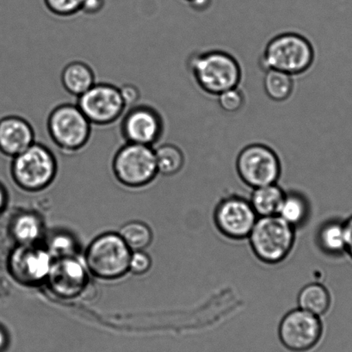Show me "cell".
Wrapping results in <instances>:
<instances>
[{"mask_svg":"<svg viewBox=\"0 0 352 352\" xmlns=\"http://www.w3.org/2000/svg\"><path fill=\"white\" fill-rule=\"evenodd\" d=\"M318 247L324 254L331 257L346 255V237L344 221L331 219L320 225L317 234Z\"/></svg>","mask_w":352,"mask_h":352,"instance_id":"cell-17","label":"cell"},{"mask_svg":"<svg viewBox=\"0 0 352 352\" xmlns=\"http://www.w3.org/2000/svg\"><path fill=\"white\" fill-rule=\"evenodd\" d=\"M119 234L132 252L143 251L153 241V232L148 225L131 221L120 229Z\"/></svg>","mask_w":352,"mask_h":352,"instance_id":"cell-24","label":"cell"},{"mask_svg":"<svg viewBox=\"0 0 352 352\" xmlns=\"http://www.w3.org/2000/svg\"><path fill=\"white\" fill-rule=\"evenodd\" d=\"M58 172L56 155L49 146L35 142L12 159L11 175L20 189L36 192L53 183Z\"/></svg>","mask_w":352,"mask_h":352,"instance_id":"cell-5","label":"cell"},{"mask_svg":"<svg viewBox=\"0 0 352 352\" xmlns=\"http://www.w3.org/2000/svg\"><path fill=\"white\" fill-rule=\"evenodd\" d=\"M310 214L309 201L303 195L286 192L278 215L296 230L305 226L309 220Z\"/></svg>","mask_w":352,"mask_h":352,"instance_id":"cell-21","label":"cell"},{"mask_svg":"<svg viewBox=\"0 0 352 352\" xmlns=\"http://www.w3.org/2000/svg\"><path fill=\"white\" fill-rule=\"evenodd\" d=\"M344 222L345 237H346V255L352 261V215Z\"/></svg>","mask_w":352,"mask_h":352,"instance_id":"cell-31","label":"cell"},{"mask_svg":"<svg viewBox=\"0 0 352 352\" xmlns=\"http://www.w3.org/2000/svg\"><path fill=\"white\" fill-rule=\"evenodd\" d=\"M47 131L61 153L74 155L90 143L92 124L77 104L63 102L54 106L47 116Z\"/></svg>","mask_w":352,"mask_h":352,"instance_id":"cell-4","label":"cell"},{"mask_svg":"<svg viewBox=\"0 0 352 352\" xmlns=\"http://www.w3.org/2000/svg\"><path fill=\"white\" fill-rule=\"evenodd\" d=\"M6 200H8V198H6V190L4 187L0 184V213H1V212L4 210V208H6Z\"/></svg>","mask_w":352,"mask_h":352,"instance_id":"cell-34","label":"cell"},{"mask_svg":"<svg viewBox=\"0 0 352 352\" xmlns=\"http://www.w3.org/2000/svg\"><path fill=\"white\" fill-rule=\"evenodd\" d=\"M76 104L92 126L99 127L116 124L127 111L119 87L104 82H97L77 98Z\"/></svg>","mask_w":352,"mask_h":352,"instance_id":"cell-10","label":"cell"},{"mask_svg":"<svg viewBox=\"0 0 352 352\" xmlns=\"http://www.w3.org/2000/svg\"><path fill=\"white\" fill-rule=\"evenodd\" d=\"M88 270L77 256L54 259L47 281L50 292L61 299L80 296L88 283Z\"/></svg>","mask_w":352,"mask_h":352,"instance_id":"cell-14","label":"cell"},{"mask_svg":"<svg viewBox=\"0 0 352 352\" xmlns=\"http://www.w3.org/2000/svg\"><path fill=\"white\" fill-rule=\"evenodd\" d=\"M157 169L163 176L177 175L186 165V155L179 146L165 143L155 148Z\"/></svg>","mask_w":352,"mask_h":352,"instance_id":"cell-23","label":"cell"},{"mask_svg":"<svg viewBox=\"0 0 352 352\" xmlns=\"http://www.w3.org/2000/svg\"><path fill=\"white\" fill-rule=\"evenodd\" d=\"M152 261L148 254L143 251L132 252L129 272L135 275H143L151 268Z\"/></svg>","mask_w":352,"mask_h":352,"instance_id":"cell-28","label":"cell"},{"mask_svg":"<svg viewBox=\"0 0 352 352\" xmlns=\"http://www.w3.org/2000/svg\"><path fill=\"white\" fill-rule=\"evenodd\" d=\"M60 82L64 90L77 98L97 83L94 68L82 60L67 63L61 71Z\"/></svg>","mask_w":352,"mask_h":352,"instance_id":"cell-16","label":"cell"},{"mask_svg":"<svg viewBox=\"0 0 352 352\" xmlns=\"http://www.w3.org/2000/svg\"><path fill=\"white\" fill-rule=\"evenodd\" d=\"M194 10L198 12H203L210 5L211 0H184Z\"/></svg>","mask_w":352,"mask_h":352,"instance_id":"cell-32","label":"cell"},{"mask_svg":"<svg viewBox=\"0 0 352 352\" xmlns=\"http://www.w3.org/2000/svg\"><path fill=\"white\" fill-rule=\"evenodd\" d=\"M278 338L289 352H310L318 346L324 333L320 317L296 307L282 318Z\"/></svg>","mask_w":352,"mask_h":352,"instance_id":"cell-9","label":"cell"},{"mask_svg":"<svg viewBox=\"0 0 352 352\" xmlns=\"http://www.w3.org/2000/svg\"><path fill=\"white\" fill-rule=\"evenodd\" d=\"M214 223L222 236L231 241L248 240L258 217L250 201L232 195L219 201L214 210Z\"/></svg>","mask_w":352,"mask_h":352,"instance_id":"cell-11","label":"cell"},{"mask_svg":"<svg viewBox=\"0 0 352 352\" xmlns=\"http://www.w3.org/2000/svg\"><path fill=\"white\" fill-rule=\"evenodd\" d=\"M316 56L313 43L306 36L283 32L269 41L258 63L264 72L276 70L295 78L312 68Z\"/></svg>","mask_w":352,"mask_h":352,"instance_id":"cell-2","label":"cell"},{"mask_svg":"<svg viewBox=\"0 0 352 352\" xmlns=\"http://www.w3.org/2000/svg\"><path fill=\"white\" fill-rule=\"evenodd\" d=\"M36 142V131L28 119L19 115L0 118V155L14 158Z\"/></svg>","mask_w":352,"mask_h":352,"instance_id":"cell-15","label":"cell"},{"mask_svg":"<svg viewBox=\"0 0 352 352\" xmlns=\"http://www.w3.org/2000/svg\"><path fill=\"white\" fill-rule=\"evenodd\" d=\"M105 0H85L82 12L88 15L97 14L104 6Z\"/></svg>","mask_w":352,"mask_h":352,"instance_id":"cell-30","label":"cell"},{"mask_svg":"<svg viewBox=\"0 0 352 352\" xmlns=\"http://www.w3.org/2000/svg\"><path fill=\"white\" fill-rule=\"evenodd\" d=\"M132 251L120 234L107 232L89 245L84 261L88 272L102 280H116L129 272Z\"/></svg>","mask_w":352,"mask_h":352,"instance_id":"cell-6","label":"cell"},{"mask_svg":"<svg viewBox=\"0 0 352 352\" xmlns=\"http://www.w3.org/2000/svg\"><path fill=\"white\" fill-rule=\"evenodd\" d=\"M252 254L268 265L281 264L289 258L296 241V230L278 215L258 217L248 238Z\"/></svg>","mask_w":352,"mask_h":352,"instance_id":"cell-3","label":"cell"},{"mask_svg":"<svg viewBox=\"0 0 352 352\" xmlns=\"http://www.w3.org/2000/svg\"><path fill=\"white\" fill-rule=\"evenodd\" d=\"M220 108L228 114H235L243 109L245 104V96L240 87L230 89L217 96Z\"/></svg>","mask_w":352,"mask_h":352,"instance_id":"cell-27","label":"cell"},{"mask_svg":"<svg viewBox=\"0 0 352 352\" xmlns=\"http://www.w3.org/2000/svg\"><path fill=\"white\" fill-rule=\"evenodd\" d=\"M186 64L197 87L213 97L240 87L243 76L240 61L225 50L194 53L188 58Z\"/></svg>","mask_w":352,"mask_h":352,"instance_id":"cell-1","label":"cell"},{"mask_svg":"<svg viewBox=\"0 0 352 352\" xmlns=\"http://www.w3.org/2000/svg\"><path fill=\"white\" fill-rule=\"evenodd\" d=\"M47 252L54 259L74 257L77 256V244L74 239L67 234H56L47 242Z\"/></svg>","mask_w":352,"mask_h":352,"instance_id":"cell-25","label":"cell"},{"mask_svg":"<svg viewBox=\"0 0 352 352\" xmlns=\"http://www.w3.org/2000/svg\"><path fill=\"white\" fill-rule=\"evenodd\" d=\"M286 191L278 183L254 188L250 197V203L258 217L278 215L285 199Z\"/></svg>","mask_w":352,"mask_h":352,"instance_id":"cell-19","label":"cell"},{"mask_svg":"<svg viewBox=\"0 0 352 352\" xmlns=\"http://www.w3.org/2000/svg\"><path fill=\"white\" fill-rule=\"evenodd\" d=\"M263 87L271 100L283 102L289 100L295 90V80L292 75L276 70L265 72Z\"/></svg>","mask_w":352,"mask_h":352,"instance_id":"cell-22","label":"cell"},{"mask_svg":"<svg viewBox=\"0 0 352 352\" xmlns=\"http://www.w3.org/2000/svg\"><path fill=\"white\" fill-rule=\"evenodd\" d=\"M8 345V337L6 331L0 327V352H5Z\"/></svg>","mask_w":352,"mask_h":352,"instance_id":"cell-33","label":"cell"},{"mask_svg":"<svg viewBox=\"0 0 352 352\" xmlns=\"http://www.w3.org/2000/svg\"><path fill=\"white\" fill-rule=\"evenodd\" d=\"M112 170L122 186L129 188L148 186L159 174L155 148L124 142L113 157Z\"/></svg>","mask_w":352,"mask_h":352,"instance_id":"cell-7","label":"cell"},{"mask_svg":"<svg viewBox=\"0 0 352 352\" xmlns=\"http://www.w3.org/2000/svg\"><path fill=\"white\" fill-rule=\"evenodd\" d=\"M85 0H43L47 11L58 18H71L83 10Z\"/></svg>","mask_w":352,"mask_h":352,"instance_id":"cell-26","label":"cell"},{"mask_svg":"<svg viewBox=\"0 0 352 352\" xmlns=\"http://www.w3.org/2000/svg\"><path fill=\"white\" fill-rule=\"evenodd\" d=\"M54 259L38 245H19L10 255L8 267L12 278L25 286L46 283Z\"/></svg>","mask_w":352,"mask_h":352,"instance_id":"cell-13","label":"cell"},{"mask_svg":"<svg viewBox=\"0 0 352 352\" xmlns=\"http://www.w3.org/2000/svg\"><path fill=\"white\" fill-rule=\"evenodd\" d=\"M43 221L38 215L25 212L16 215L11 223L12 236L19 245H35L43 236Z\"/></svg>","mask_w":352,"mask_h":352,"instance_id":"cell-20","label":"cell"},{"mask_svg":"<svg viewBox=\"0 0 352 352\" xmlns=\"http://www.w3.org/2000/svg\"><path fill=\"white\" fill-rule=\"evenodd\" d=\"M122 99L124 104L127 106V109L139 104L141 99V91L138 85L132 83H126L119 87Z\"/></svg>","mask_w":352,"mask_h":352,"instance_id":"cell-29","label":"cell"},{"mask_svg":"<svg viewBox=\"0 0 352 352\" xmlns=\"http://www.w3.org/2000/svg\"><path fill=\"white\" fill-rule=\"evenodd\" d=\"M235 168L242 182L254 189L278 183L282 174V162L271 146L252 143L238 153Z\"/></svg>","mask_w":352,"mask_h":352,"instance_id":"cell-8","label":"cell"},{"mask_svg":"<svg viewBox=\"0 0 352 352\" xmlns=\"http://www.w3.org/2000/svg\"><path fill=\"white\" fill-rule=\"evenodd\" d=\"M165 129L162 113L150 104L132 106L121 118L120 134L126 143L155 148L162 139Z\"/></svg>","mask_w":352,"mask_h":352,"instance_id":"cell-12","label":"cell"},{"mask_svg":"<svg viewBox=\"0 0 352 352\" xmlns=\"http://www.w3.org/2000/svg\"><path fill=\"white\" fill-rule=\"evenodd\" d=\"M297 304L299 309L321 318L331 309V293L322 283H307L300 289L297 296Z\"/></svg>","mask_w":352,"mask_h":352,"instance_id":"cell-18","label":"cell"}]
</instances>
